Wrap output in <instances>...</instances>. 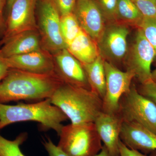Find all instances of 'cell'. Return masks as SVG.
I'll use <instances>...</instances> for the list:
<instances>
[{"label":"cell","instance_id":"ffe728a7","mask_svg":"<svg viewBox=\"0 0 156 156\" xmlns=\"http://www.w3.org/2000/svg\"><path fill=\"white\" fill-rule=\"evenodd\" d=\"M60 28L66 47L75 38L82 29L73 13L61 16Z\"/></svg>","mask_w":156,"mask_h":156},{"label":"cell","instance_id":"44dd1931","mask_svg":"<svg viewBox=\"0 0 156 156\" xmlns=\"http://www.w3.org/2000/svg\"><path fill=\"white\" fill-rule=\"evenodd\" d=\"M137 27L153 47L156 55V19L143 17Z\"/></svg>","mask_w":156,"mask_h":156},{"label":"cell","instance_id":"603a6c76","mask_svg":"<svg viewBox=\"0 0 156 156\" xmlns=\"http://www.w3.org/2000/svg\"><path fill=\"white\" fill-rule=\"evenodd\" d=\"M118 0H98L97 2L105 16L109 18L117 17Z\"/></svg>","mask_w":156,"mask_h":156},{"label":"cell","instance_id":"836d02e7","mask_svg":"<svg viewBox=\"0 0 156 156\" xmlns=\"http://www.w3.org/2000/svg\"><path fill=\"white\" fill-rule=\"evenodd\" d=\"M120 156V155H119V156Z\"/></svg>","mask_w":156,"mask_h":156},{"label":"cell","instance_id":"8fae6325","mask_svg":"<svg viewBox=\"0 0 156 156\" xmlns=\"http://www.w3.org/2000/svg\"><path fill=\"white\" fill-rule=\"evenodd\" d=\"M55 60L54 73L62 83L91 90L83 65L67 49L56 53Z\"/></svg>","mask_w":156,"mask_h":156},{"label":"cell","instance_id":"1f68e13d","mask_svg":"<svg viewBox=\"0 0 156 156\" xmlns=\"http://www.w3.org/2000/svg\"><path fill=\"white\" fill-rule=\"evenodd\" d=\"M152 80L156 83V68L152 71Z\"/></svg>","mask_w":156,"mask_h":156},{"label":"cell","instance_id":"d6a6232c","mask_svg":"<svg viewBox=\"0 0 156 156\" xmlns=\"http://www.w3.org/2000/svg\"><path fill=\"white\" fill-rule=\"evenodd\" d=\"M151 156H156V151H153L150 153Z\"/></svg>","mask_w":156,"mask_h":156},{"label":"cell","instance_id":"3957f363","mask_svg":"<svg viewBox=\"0 0 156 156\" xmlns=\"http://www.w3.org/2000/svg\"><path fill=\"white\" fill-rule=\"evenodd\" d=\"M68 119L50 98L32 104L0 103V130L13 123L33 121L40 123L44 129H53L58 135L63 126L62 123Z\"/></svg>","mask_w":156,"mask_h":156},{"label":"cell","instance_id":"52a82bcc","mask_svg":"<svg viewBox=\"0 0 156 156\" xmlns=\"http://www.w3.org/2000/svg\"><path fill=\"white\" fill-rule=\"evenodd\" d=\"M39 25L45 46L57 53L66 49L61 31V15L51 0H39Z\"/></svg>","mask_w":156,"mask_h":156},{"label":"cell","instance_id":"6da1fadb","mask_svg":"<svg viewBox=\"0 0 156 156\" xmlns=\"http://www.w3.org/2000/svg\"><path fill=\"white\" fill-rule=\"evenodd\" d=\"M62 83L55 74H38L9 69L0 82V103L50 98Z\"/></svg>","mask_w":156,"mask_h":156},{"label":"cell","instance_id":"277c9868","mask_svg":"<svg viewBox=\"0 0 156 156\" xmlns=\"http://www.w3.org/2000/svg\"><path fill=\"white\" fill-rule=\"evenodd\" d=\"M58 147L68 156H95L102 144L94 123L63 126Z\"/></svg>","mask_w":156,"mask_h":156},{"label":"cell","instance_id":"f1b7e54d","mask_svg":"<svg viewBox=\"0 0 156 156\" xmlns=\"http://www.w3.org/2000/svg\"><path fill=\"white\" fill-rule=\"evenodd\" d=\"M9 69V68L5 61L0 58V82L6 75Z\"/></svg>","mask_w":156,"mask_h":156},{"label":"cell","instance_id":"30bf717a","mask_svg":"<svg viewBox=\"0 0 156 156\" xmlns=\"http://www.w3.org/2000/svg\"><path fill=\"white\" fill-rule=\"evenodd\" d=\"M74 14L83 30L95 42L104 31V14L95 0H76Z\"/></svg>","mask_w":156,"mask_h":156},{"label":"cell","instance_id":"7a4b0ae2","mask_svg":"<svg viewBox=\"0 0 156 156\" xmlns=\"http://www.w3.org/2000/svg\"><path fill=\"white\" fill-rule=\"evenodd\" d=\"M71 124L94 123L102 112V99L89 89L62 83L50 98Z\"/></svg>","mask_w":156,"mask_h":156},{"label":"cell","instance_id":"ac0fdd59","mask_svg":"<svg viewBox=\"0 0 156 156\" xmlns=\"http://www.w3.org/2000/svg\"><path fill=\"white\" fill-rule=\"evenodd\" d=\"M82 65L91 91L103 99L106 91V78L103 59L100 55L93 62Z\"/></svg>","mask_w":156,"mask_h":156},{"label":"cell","instance_id":"9a60e30c","mask_svg":"<svg viewBox=\"0 0 156 156\" xmlns=\"http://www.w3.org/2000/svg\"><path fill=\"white\" fill-rule=\"evenodd\" d=\"M128 34L129 30L125 26L112 25L108 27L99 40L100 49L110 58L121 59L127 53Z\"/></svg>","mask_w":156,"mask_h":156},{"label":"cell","instance_id":"9c48e42d","mask_svg":"<svg viewBox=\"0 0 156 156\" xmlns=\"http://www.w3.org/2000/svg\"><path fill=\"white\" fill-rule=\"evenodd\" d=\"M156 57L153 47L138 28L128 61L127 70L132 72L141 84L152 80L151 66Z\"/></svg>","mask_w":156,"mask_h":156},{"label":"cell","instance_id":"7c38bea8","mask_svg":"<svg viewBox=\"0 0 156 156\" xmlns=\"http://www.w3.org/2000/svg\"><path fill=\"white\" fill-rule=\"evenodd\" d=\"M2 58L9 69L38 74H55L53 62L41 50Z\"/></svg>","mask_w":156,"mask_h":156},{"label":"cell","instance_id":"4316f807","mask_svg":"<svg viewBox=\"0 0 156 156\" xmlns=\"http://www.w3.org/2000/svg\"><path fill=\"white\" fill-rule=\"evenodd\" d=\"M119 147L121 156H148L139 151L129 148L121 141V139L119 142Z\"/></svg>","mask_w":156,"mask_h":156},{"label":"cell","instance_id":"4fadbf2b","mask_svg":"<svg viewBox=\"0 0 156 156\" xmlns=\"http://www.w3.org/2000/svg\"><path fill=\"white\" fill-rule=\"evenodd\" d=\"M123 122L118 115L108 114L103 112L94 122L98 133L110 156L120 155L119 145Z\"/></svg>","mask_w":156,"mask_h":156},{"label":"cell","instance_id":"5bb4252c","mask_svg":"<svg viewBox=\"0 0 156 156\" xmlns=\"http://www.w3.org/2000/svg\"><path fill=\"white\" fill-rule=\"evenodd\" d=\"M120 139L129 148L145 154L156 151V134L136 123L123 122Z\"/></svg>","mask_w":156,"mask_h":156},{"label":"cell","instance_id":"f546056e","mask_svg":"<svg viewBox=\"0 0 156 156\" xmlns=\"http://www.w3.org/2000/svg\"><path fill=\"white\" fill-rule=\"evenodd\" d=\"M95 156H110L108 151L105 146H102L101 150Z\"/></svg>","mask_w":156,"mask_h":156},{"label":"cell","instance_id":"2e32d148","mask_svg":"<svg viewBox=\"0 0 156 156\" xmlns=\"http://www.w3.org/2000/svg\"><path fill=\"white\" fill-rule=\"evenodd\" d=\"M41 40L36 30L23 32L4 43L0 49V58L25 54L41 50Z\"/></svg>","mask_w":156,"mask_h":156},{"label":"cell","instance_id":"4dcf8cb0","mask_svg":"<svg viewBox=\"0 0 156 156\" xmlns=\"http://www.w3.org/2000/svg\"><path fill=\"white\" fill-rule=\"evenodd\" d=\"M16 0H7V4H6V6H7V11L8 12H9L10 9H11V7H12V5L14 4V2L16 1Z\"/></svg>","mask_w":156,"mask_h":156},{"label":"cell","instance_id":"cb8c5ba5","mask_svg":"<svg viewBox=\"0 0 156 156\" xmlns=\"http://www.w3.org/2000/svg\"><path fill=\"white\" fill-rule=\"evenodd\" d=\"M61 16L73 13L76 0H51Z\"/></svg>","mask_w":156,"mask_h":156},{"label":"cell","instance_id":"ba28073f","mask_svg":"<svg viewBox=\"0 0 156 156\" xmlns=\"http://www.w3.org/2000/svg\"><path fill=\"white\" fill-rule=\"evenodd\" d=\"M38 0H16L9 13L3 43L17 34L36 30L35 9Z\"/></svg>","mask_w":156,"mask_h":156},{"label":"cell","instance_id":"8992f818","mask_svg":"<svg viewBox=\"0 0 156 156\" xmlns=\"http://www.w3.org/2000/svg\"><path fill=\"white\" fill-rule=\"evenodd\" d=\"M106 91L102 99V111L108 114L118 115L120 101L130 90L134 77L132 72L122 71L112 63L104 61Z\"/></svg>","mask_w":156,"mask_h":156},{"label":"cell","instance_id":"83f0119b","mask_svg":"<svg viewBox=\"0 0 156 156\" xmlns=\"http://www.w3.org/2000/svg\"><path fill=\"white\" fill-rule=\"evenodd\" d=\"M7 4V0H0V32L5 31L6 22L3 16V11Z\"/></svg>","mask_w":156,"mask_h":156},{"label":"cell","instance_id":"484cf974","mask_svg":"<svg viewBox=\"0 0 156 156\" xmlns=\"http://www.w3.org/2000/svg\"><path fill=\"white\" fill-rule=\"evenodd\" d=\"M43 144L49 156H68L57 146L55 145L50 138L44 140Z\"/></svg>","mask_w":156,"mask_h":156},{"label":"cell","instance_id":"7402d4cb","mask_svg":"<svg viewBox=\"0 0 156 156\" xmlns=\"http://www.w3.org/2000/svg\"><path fill=\"white\" fill-rule=\"evenodd\" d=\"M143 17L156 19V0H132Z\"/></svg>","mask_w":156,"mask_h":156},{"label":"cell","instance_id":"5b68a950","mask_svg":"<svg viewBox=\"0 0 156 156\" xmlns=\"http://www.w3.org/2000/svg\"><path fill=\"white\" fill-rule=\"evenodd\" d=\"M118 115L123 122L136 123L156 134V104L134 86L122 97Z\"/></svg>","mask_w":156,"mask_h":156},{"label":"cell","instance_id":"d6986e66","mask_svg":"<svg viewBox=\"0 0 156 156\" xmlns=\"http://www.w3.org/2000/svg\"><path fill=\"white\" fill-rule=\"evenodd\" d=\"M117 17L137 26L142 19V14L132 0H118Z\"/></svg>","mask_w":156,"mask_h":156},{"label":"cell","instance_id":"e0dca14e","mask_svg":"<svg viewBox=\"0 0 156 156\" xmlns=\"http://www.w3.org/2000/svg\"><path fill=\"white\" fill-rule=\"evenodd\" d=\"M66 49L82 64L91 63L100 56L95 41L82 29Z\"/></svg>","mask_w":156,"mask_h":156},{"label":"cell","instance_id":"d4e9b609","mask_svg":"<svg viewBox=\"0 0 156 156\" xmlns=\"http://www.w3.org/2000/svg\"><path fill=\"white\" fill-rule=\"evenodd\" d=\"M138 92L145 97L150 98L156 104V83L152 80L141 84Z\"/></svg>","mask_w":156,"mask_h":156}]
</instances>
